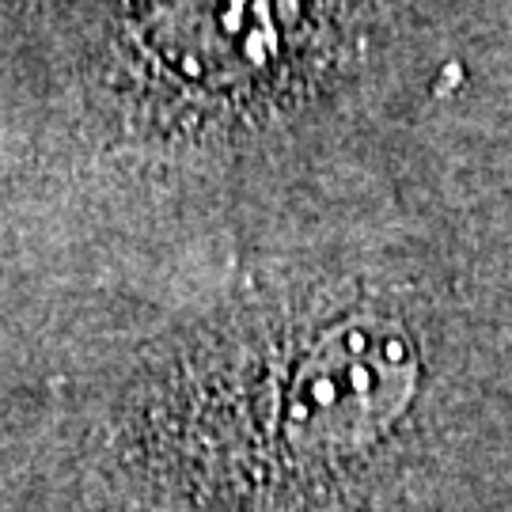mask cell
<instances>
[{"label":"cell","instance_id":"6da1fadb","mask_svg":"<svg viewBox=\"0 0 512 512\" xmlns=\"http://www.w3.org/2000/svg\"><path fill=\"white\" fill-rule=\"evenodd\" d=\"M258 380L232 395L228 418L186 421V440L202 444L205 475L285 494L384 437L414 395L418 349L395 319L346 315L266 361Z\"/></svg>","mask_w":512,"mask_h":512}]
</instances>
